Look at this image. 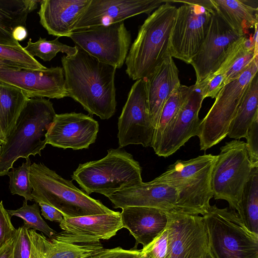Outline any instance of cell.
<instances>
[{"instance_id": "27", "label": "cell", "mask_w": 258, "mask_h": 258, "mask_svg": "<svg viewBox=\"0 0 258 258\" xmlns=\"http://www.w3.org/2000/svg\"><path fill=\"white\" fill-rule=\"evenodd\" d=\"M256 57L258 49L253 44L251 36H242L227 49L221 64L215 74L224 75V86L238 78Z\"/></svg>"}, {"instance_id": "15", "label": "cell", "mask_w": 258, "mask_h": 258, "mask_svg": "<svg viewBox=\"0 0 258 258\" xmlns=\"http://www.w3.org/2000/svg\"><path fill=\"white\" fill-rule=\"evenodd\" d=\"M0 82L22 90L29 98L68 97L62 67L43 71L32 69L0 70Z\"/></svg>"}, {"instance_id": "45", "label": "cell", "mask_w": 258, "mask_h": 258, "mask_svg": "<svg viewBox=\"0 0 258 258\" xmlns=\"http://www.w3.org/2000/svg\"><path fill=\"white\" fill-rule=\"evenodd\" d=\"M25 69L19 64L7 60L0 58V70H20Z\"/></svg>"}, {"instance_id": "11", "label": "cell", "mask_w": 258, "mask_h": 258, "mask_svg": "<svg viewBox=\"0 0 258 258\" xmlns=\"http://www.w3.org/2000/svg\"><path fill=\"white\" fill-rule=\"evenodd\" d=\"M169 44L171 56L190 64L207 35L215 10L208 6L179 1Z\"/></svg>"}, {"instance_id": "40", "label": "cell", "mask_w": 258, "mask_h": 258, "mask_svg": "<svg viewBox=\"0 0 258 258\" xmlns=\"http://www.w3.org/2000/svg\"><path fill=\"white\" fill-rule=\"evenodd\" d=\"M11 215L4 207L3 201L0 202V248L14 237L17 229L13 225Z\"/></svg>"}, {"instance_id": "1", "label": "cell", "mask_w": 258, "mask_h": 258, "mask_svg": "<svg viewBox=\"0 0 258 258\" xmlns=\"http://www.w3.org/2000/svg\"><path fill=\"white\" fill-rule=\"evenodd\" d=\"M68 97L80 103L91 115L108 119L116 107V69L101 62L78 47L73 56L61 58Z\"/></svg>"}, {"instance_id": "38", "label": "cell", "mask_w": 258, "mask_h": 258, "mask_svg": "<svg viewBox=\"0 0 258 258\" xmlns=\"http://www.w3.org/2000/svg\"><path fill=\"white\" fill-rule=\"evenodd\" d=\"M30 248L28 230L23 226L19 227L14 238L13 258H29Z\"/></svg>"}, {"instance_id": "5", "label": "cell", "mask_w": 258, "mask_h": 258, "mask_svg": "<svg viewBox=\"0 0 258 258\" xmlns=\"http://www.w3.org/2000/svg\"><path fill=\"white\" fill-rule=\"evenodd\" d=\"M33 201L48 204L64 217L74 218L114 212L44 164L33 163L29 171Z\"/></svg>"}, {"instance_id": "14", "label": "cell", "mask_w": 258, "mask_h": 258, "mask_svg": "<svg viewBox=\"0 0 258 258\" xmlns=\"http://www.w3.org/2000/svg\"><path fill=\"white\" fill-rule=\"evenodd\" d=\"M241 36L233 31L214 11L204 40L190 63L196 73L195 84L218 70L227 49Z\"/></svg>"}, {"instance_id": "18", "label": "cell", "mask_w": 258, "mask_h": 258, "mask_svg": "<svg viewBox=\"0 0 258 258\" xmlns=\"http://www.w3.org/2000/svg\"><path fill=\"white\" fill-rule=\"evenodd\" d=\"M204 99L194 85L177 114L164 132L154 152L167 157L176 152L192 137L198 136L201 120L199 113Z\"/></svg>"}, {"instance_id": "46", "label": "cell", "mask_w": 258, "mask_h": 258, "mask_svg": "<svg viewBox=\"0 0 258 258\" xmlns=\"http://www.w3.org/2000/svg\"><path fill=\"white\" fill-rule=\"evenodd\" d=\"M6 142V137L5 136L0 126V146H2Z\"/></svg>"}, {"instance_id": "43", "label": "cell", "mask_w": 258, "mask_h": 258, "mask_svg": "<svg viewBox=\"0 0 258 258\" xmlns=\"http://www.w3.org/2000/svg\"><path fill=\"white\" fill-rule=\"evenodd\" d=\"M14 238H12L0 248V258H13Z\"/></svg>"}, {"instance_id": "24", "label": "cell", "mask_w": 258, "mask_h": 258, "mask_svg": "<svg viewBox=\"0 0 258 258\" xmlns=\"http://www.w3.org/2000/svg\"><path fill=\"white\" fill-rule=\"evenodd\" d=\"M31 243L29 258H86L104 248L100 241L71 243L55 237L47 238L36 230H28Z\"/></svg>"}, {"instance_id": "16", "label": "cell", "mask_w": 258, "mask_h": 258, "mask_svg": "<svg viewBox=\"0 0 258 258\" xmlns=\"http://www.w3.org/2000/svg\"><path fill=\"white\" fill-rule=\"evenodd\" d=\"M99 131L98 121L82 113L56 114L46 135L47 144L74 150L88 149Z\"/></svg>"}, {"instance_id": "17", "label": "cell", "mask_w": 258, "mask_h": 258, "mask_svg": "<svg viewBox=\"0 0 258 258\" xmlns=\"http://www.w3.org/2000/svg\"><path fill=\"white\" fill-rule=\"evenodd\" d=\"M165 0H91L73 31L124 21L141 14L149 15Z\"/></svg>"}, {"instance_id": "42", "label": "cell", "mask_w": 258, "mask_h": 258, "mask_svg": "<svg viewBox=\"0 0 258 258\" xmlns=\"http://www.w3.org/2000/svg\"><path fill=\"white\" fill-rule=\"evenodd\" d=\"M37 204L40 207L41 215L45 219L59 223L63 220V214L55 208L42 202Z\"/></svg>"}, {"instance_id": "35", "label": "cell", "mask_w": 258, "mask_h": 258, "mask_svg": "<svg viewBox=\"0 0 258 258\" xmlns=\"http://www.w3.org/2000/svg\"><path fill=\"white\" fill-rule=\"evenodd\" d=\"M0 58L14 62L25 69L43 71L47 69L29 55L20 44H0Z\"/></svg>"}, {"instance_id": "30", "label": "cell", "mask_w": 258, "mask_h": 258, "mask_svg": "<svg viewBox=\"0 0 258 258\" xmlns=\"http://www.w3.org/2000/svg\"><path fill=\"white\" fill-rule=\"evenodd\" d=\"M236 212L246 227L258 234V167L251 170Z\"/></svg>"}, {"instance_id": "41", "label": "cell", "mask_w": 258, "mask_h": 258, "mask_svg": "<svg viewBox=\"0 0 258 258\" xmlns=\"http://www.w3.org/2000/svg\"><path fill=\"white\" fill-rule=\"evenodd\" d=\"M141 250L132 248L124 249L120 247L110 249L103 248L86 258H137Z\"/></svg>"}, {"instance_id": "34", "label": "cell", "mask_w": 258, "mask_h": 258, "mask_svg": "<svg viewBox=\"0 0 258 258\" xmlns=\"http://www.w3.org/2000/svg\"><path fill=\"white\" fill-rule=\"evenodd\" d=\"M30 159L23 162L21 166L12 168L7 174L10 177L9 189L12 195H18L26 201H32V188L30 181L29 171L31 166Z\"/></svg>"}, {"instance_id": "6", "label": "cell", "mask_w": 258, "mask_h": 258, "mask_svg": "<svg viewBox=\"0 0 258 258\" xmlns=\"http://www.w3.org/2000/svg\"><path fill=\"white\" fill-rule=\"evenodd\" d=\"M142 171L133 155L119 148L109 149L101 159L80 164L71 177L88 195L96 192L108 198L142 183Z\"/></svg>"}, {"instance_id": "22", "label": "cell", "mask_w": 258, "mask_h": 258, "mask_svg": "<svg viewBox=\"0 0 258 258\" xmlns=\"http://www.w3.org/2000/svg\"><path fill=\"white\" fill-rule=\"evenodd\" d=\"M144 79L149 114L154 130L162 108L172 92L180 85L179 71L171 56Z\"/></svg>"}, {"instance_id": "12", "label": "cell", "mask_w": 258, "mask_h": 258, "mask_svg": "<svg viewBox=\"0 0 258 258\" xmlns=\"http://www.w3.org/2000/svg\"><path fill=\"white\" fill-rule=\"evenodd\" d=\"M154 127L151 119L144 79L136 81L118 121L119 148L131 144L151 147Z\"/></svg>"}, {"instance_id": "44", "label": "cell", "mask_w": 258, "mask_h": 258, "mask_svg": "<svg viewBox=\"0 0 258 258\" xmlns=\"http://www.w3.org/2000/svg\"><path fill=\"white\" fill-rule=\"evenodd\" d=\"M27 35L28 32L26 28L23 26L16 27L13 31V37L18 42L24 40Z\"/></svg>"}, {"instance_id": "10", "label": "cell", "mask_w": 258, "mask_h": 258, "mask_svg": "<svg viewBox=\"0 0 258 258\" xmlns=\"http://www.w3.org/2000/svg\"><path fill=\"white\" fill-rule=\"evenodd\" d=\"M68 37L99 61L116 69L125 63L132 41L123 21L74 31Z\"/></svg>"}, {"instance_id": "21", "label": "cell", "mask_w": 258, "mask_h": 258, "mask_svg": "<svg viewBox=\"0 0 258 258\" xmlns=\"http://www.w3.org/2000/svg\"><path fill=\"white\" fill-rule=\"evenodd\" d=\"M91 0H42L38 14L50 35L68 37Z\"/></svg>"}, {"instance_id": "37", "label": "cell", "mask_w": 258, "mask_h": 258, "mask_svg": "<svg viewBox=\"0 0 258 258\" xmlns=\"http://www.w3.org/2000/svg\"><path fill=\"white\" fill-rule=\"evenodd\" d=\"M224 75L213 74L194 86L200 91L203 99L207 97L215 98L223 87Z\"/></svg>"}, {"instance_id": "48", "label": "cell", "mask_w": 258, "mask_h": 258, "mask_svg": "<svg viewBox=\"0 0 258 258\" xmlns=\"http://www.w3.org/2000/svg\"><path fill=\"white\" fill-rule=\"evenodd\" d=\"M2 152V146H0V155Z\"/></svg>"}, {"instance_id": "3", "label": "cell", "mask_w": 258, "mask_h": 258, "mask_svg": "<svg viewBox=\"0 0 258 258\" xmlns=\"http://www.w3.org/2000/svg\"><path fill=\"white\" fill-rule=\"evenodd\" d=\"M53 104L44 98H29L16 123L2 146L0 176L7 175L19 158L41 156L46 134L56 115Z\"/></svg>"}, {"instance_id": "20", "label": "cell", "mask_w": 258, "mask_h": 258, "mask_svg": "<svg viewBox=\"0 0 258 258\" xmlns=\"http://www.w3.org/2000/svg\"><path fill=\"white\" fill-rule=\"evenodd\" d=\"M108 198L115 209L138 206L156 208L165 212H177L176 189L152 180L121 189Z\"/></svg>"}, {"instance_id": "2", "label": "cell", "mask_w": 258, "mask_h": 258, "mask_svg": "<svg viewBox=\"0 0 258 258\" xmlns=\"http://www.w3.org/2000/svg\"><path fill=\"white\" fill-rule=\"evenodd\" d=\"M176 10L165 0L140 27L125 61V72L130 79L137 81L148 77L171 56L169 39Z\"/></svg>"}, {"instance_id": "8", "label": "cell", "mask_w": 258, "mask_h": 258, "mask_svg": "<svg viewBox=\"0 0 258 258\" xmlns=\"http://www.w3.org/2000/svg\"><path fill=\"white\" fill-rule=\"evenodd\" d=\"M257 57L238 78L221 89L213 105L201 120L198 135L201 150L206 151L227 136L229 125L246 89L257 74Z\"/></svg>"}, {"instance_id": "4", "label": "cell", "mask_w": 258, "mask_h": 258, "mask_svg": "<svg viewBox=\"0 0 258 258\" xmlns=\"http://www.w3.org/2000/svg\"><path fill=\"white\" fill-rule=\"evenodd\" d=\"M215 158L216 155L209 154L187 160H178L152 181L176 189L177 212L203 216L213 198L211 181Z\"/></svg>"}, {"instance_id": "29", "label": "cell", "mask_w": 258, "mask_h": 258, "mask_svg": "<svg viewBox=\"0 0 258 258\" xmlns=\"http://www.w3.org/2000/svg\"><path fill=\"white\" fill-rule=\"evenodd\" d=\"M28 99L21 89L0 82V126L6 138L13 131Z\"/></svg>"}, {"instance_id": "19", "label": "cell", "mask_w": 258, "mask_h": 258, "mask_svg": "<svg viewBox=\"0 0 258 258\" xmlns=\"http://www.w3.org/2000/svg\"><path fill=\"white\" fill-rule=\"evenodd\" d=\"M62 231L55 235L60 240L71 243H86L108 240L123 228L121 214L115 212L105 214L74 218L63 216L59 223Z\"/></svg>"}, {"instance_id": "47", "label": "cell", "mask_w": 258, "mask_h": 258, "mask_svg": "<svg viewBox=\"0 0 258 258\" xmlns=\"http://www.w3.org/2000/svg\"><path fill=\"white\" fill-rule=\"evenodd\" d=\"M207 258H214V257L212 255L211 252L210 251V249H209V252L208 253Z\"/></svg>"}, {"instance_id": "39", "label": "cell", "mask_w": 258, "mask_h": 258, "mask_svg": "<svg viewBox=\"0 0 258 258\" xmlns=\"http://www.w3.org/2000/svg\"><path fill=\"white\" fill-rule=\"evenodd\" d=\"M245 138L250 162L253 167H258V117L249 126Z\"/></svg>"}, {"instance_id": "26", "label": "cell", "mask_w": 258, "mask_h": 258, "mask_svg": "<svg viewBox=\"0 0 258 258\" xmlns=\"http://www.w3.org/2000/svg\"><path fill=\"white\" fill-rule=\"evenodd\" d=\"M41 1L0 0V44L19 45L13 37L18 26L26 27L29 13L36 9Z\"/></svg>"}, {"instance_id": "31", "label": "cell", "mask_w": 258, "mask_h": 258, "mask_svg": "<svg viewBox=\"0 0 258 258\" xmlns=\"http://www.w3.org/2000/svg\"><path fill=\"white\" fill-rule=\"evenodd\" d=\"M191 90V86L181 85L172 92L164 105L154 130L151 145L154 151L158 146L164 132L186 100Z\"/></svg>"}, {"instance_id": "36", "label": "cell", "mask_w": 258, "mask_h": 258, "mask_svg": "<svg viewBox=\"0 0 258 258\" xmlns=\"http://www.w3.org/2000/svg\"><path fill=\"white\" fill-rule=\"evenodd\" d=\"M141 250L150 258H170L167 227L149 244Z\"/></svg>"}, {"instance_id": "23", "label": "cell", "mask_w": 258, "mask_h": 258, "mask_svg": "<svg viewBox=\"0 0 258 258\" xmlns=\"http://www.w3.org/2000/svg\"><path fill=\"white\" fill-rule=\"evenodd\" d=\"M120 214L123 228L127 229L136 240L134 249L139 244L143 248L147 246L167 224L166 213L156 208L127 207L122 209Z\"/></svg>"}, {"instance_id": "33", "label": "cell", "mask_w": 258, "mask_h": 258, "mask_svg": "<svg viewBox=\"0 0 258 258\" xmlns=\"http://www.w3.org/2000/svg\"><path fill=\"white\" fill-rule=\"evenodd\" d=\"M8 212L11 216H16L23 219V226L28 230L32 229L39 231L48 238L52 237L57 233L42 218L37 203L29 205L27 201L24 200L21 208L8 210Z\"/></svg>"}, {"instance_id": "28", "label": "cell", "mask_w": 258, "mask_h": 258, "mask_svg": "<svg viewBox=\"0 0 258 258\" xmlns=\"http://www.w3.org/2000/svg\"><path fill=\"white\" fill-rule=\"evenodd\" d=\"M258 117V77L256 74L249 83L231 121L227 136L235 140L245 138L247 130Z\"/></svg>"}, {"instance_id": "9", "label": "cell", "mask_w": 258, "mask_h": 258, "mask_svg": "<svg viewBox=\"0 0 258 258\" xmlns=\"http://www.w3.org/2000/svg\"><path fill=\"white\" fill-rule=\"evenodd\" d=\"M253 168L244 141L226 142L216 155L212 168L211 184L214 199L227 201L230 209L236 211Z\"/></svg>"}, {"instance_id": "32", "label": "cell", "mask_w": 258, "mask_h": 258, "mask_svg": "<svg viewBox=\"0 0 258 258\" xmlns=\"http://www.w3.org/2000/svg\"><path fill=\"white\" fill-rule=\"evenodd\" d=\"M24 49L31 56H38L44 61H50L59 52L71 56L74 55L78 51L77 46L72 47L63 44L58 41V37L52 40L39 37L35 42L30 38Z\"/></svg>"}, {"instance_id": "7", "label": "cell", "mask_w": 258, "mask_h": 258, "mask_svg": "<svg viewBox=\"0 0 258 258\" xmlns=\"http://www.w3.org/2000/svg\"><path fill=\"white\" fill-rule=\"evenodd\" d=\"M202 217L214 258H258V234L246 227L235 210L214 205Z\"/></svg>"}, {"instance_id": "25", "label": "cell", "mask_w": 258, "mask_h": 258, "mask_svg": "<svg viewBox=\"0 0 258 258\" xmlns=\"http://www.w3.org/2000/svg\"><path fill=\"white\" fill-rule=\"evenodd\" d=\"M214 9L227 25L240 36L258 22V0H211Z\"/></svg>"}, {"instance_id": "13", "label": "cell", "mask_w": 258, "mask_h": 258, "mask_svg": "<svg viewBox=\"0 0 258 258\" xmlns=\"http://www.w3.org/2000/svg\"><path fill=\"white\" fill-rule=\"evenodd\" d=\"M170 258H207L208 234L202 216L166 212Z\"/></svg>"}]
</instances>
